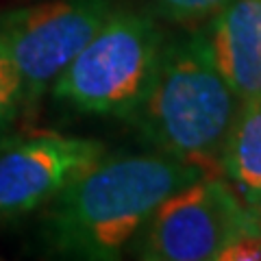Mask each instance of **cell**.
Wrapping results in <instances>:
<instances>
[{"mask_svg": "<svg viewBox=\"0 0 261 261\" xmlns=\"http://www.w3.org/2000/svg\"><path fill=\"white\" fill-rule=\"evenodd\" d=\"M259 228L252 209L222 176H200L154 209L137 244L148 261H218L238 235Z\"/></svg>", "mask_w": 261, "mask_h": 261, "instance_id": "obj_4", "label": "cell"}, {"mask_svg": "<svg viewBox=\"0 0 261 261\" xmlns=\"http://www.w3.org/2000/svg\"><path fill=\"white\" fill-rule=\"evenodd\" d=\"M105 154L89 137L29 133L0 137V220L42 209Z\"/></svg>", "mask_w": 261, "mask_h": 261, "instance_id": "obj_6", "label": "cell"}, {"mask_svg": "<svg viewBox=\"0 0 261 261\" xmlns=\"http://www.w3.org/2000/svg\"><path fill=\"white\" fill-rule=\"evenodd\" d=\"M205 35L235 94L242 100L261 96V0H228Z\"/></svg>", "mask_w": 261, "mask_h": 261, "instance_id": "obj_7", "label": "cell"}, {"mask_svg": "<svg viewBox=\"0 0 261 261\" xmlns=\"http://www.w3.org/2000/svg\"><path fill=\"white\" fill-rule=\"evenodd\" d=\"M113 11L111 0H44L0 15L33 109Z\"/></svg>", "mask_w": 261, "mask_h": 261, "instance_id": "obj_5", "label": "cell"}, {"mask_svg": "<svg viewBox=\"0 0 261 261\" xmlns=\"http://www.w3.org/2000/svg\"><path fill=\"white\" fill-rule=\"evenodd\" d=\"M218 261H261V226L238 235L220 252Z\"/></svg>", "mask_w": 261, "mask_h": 261, "instance_id": "obj_11", "label": "cell"}, {"mask_svg": "<svg viewBox=\"0 0 261 261\" xmlns=\"http://www.w3.org/2000/svg\"><path fill=\"white\" fill-rule=\"evenodd\" d=\"M163 46L166 37L150 15L111 11L50 94L81 113L130 120L152 85Z\"/></svg>", "mask_w": 261, "mask_h": 261, "instance_id": "obj_3", "label": "cell"}, {"mask_svg": "<svg viewBox=\"0 0 261 261\" xmlns=\"http://www.w3.org/2000/svg\"><path fill=\"white\" fill-rule=\"evenodd\" d=\"M200 176V168L161 150L102 154L46 205L44 235L63 255L118 259L140 242L154 209Z\"/></svg>", "mask_w": 261, "mask_h": 261, "instance_id": "obj_1", "label": "cell"}, {"mask_svg": "<svg viewBox=\"0 0 261 261\" xmlns=\"http://www.w3.org/2000/svg\"><path fill=\"white\" fill-rule=\"evenodd\" d=\"M248 207L252 209V214H255L257 222H259V226H261V194H259V196H255L252 200H248Z\"/></svg>", "mask_w": 261, "mask_h": 261, "instance_id": "obj_12", "label": "cell"}, {"mask_svg": "<svg viewBox=\"0 0 261 261\" xmlns=\"http://www.w3.org/2000/svg\"><path fill=\"white\" fill-rule=\"evenodd\" d=\"M242 98L214 61L205 33L166 42L152 85L135 116L157 150L222 176V152Z\"/></svg>", "mask_w": 261, "mask_h": 261, "instance_id": "obj_2", "label": "cell"}, {"mask_svg": "<svg viewBox=\"0 0 261 261\" xmlns=\"http://www.w3.org/2000/svg\"><path fill=\"white\" fill-rule=\"evenodd\" d=\"M22 111H27L24 81L11 55V48L7 44L5 33L0 29V137L9 133L22 116Z\"/></svg>", "mask_w": 261, "mask_h": 261, "instance_id": "obj_9", "label": "cell"}, {"mask_svg": "<svg viewBox=\"0 0 261 261\" xmlns=\"http://www.w3.org/2000/svg\"><path fill=\"white\" fill-rule=\"evenodd\" d=\"M159 11L174 22L211 20L228 0H154Z\"/></svg>", "mask_w": 261, "mask_h": 261, "instance_id": "obj_10", "label": "cell"}, {"mask_svg": "<svg viewBox=\"0 0 261 261\" xmlns=\"http://www.w3.org/2000/svg\"><path fill=\"white\" fill-rule=\"evenodd\" d=\"M222 176L252 200L261 194V96L242 100L222 152Z\"/></svg>", "mask_w": 261, "mask_h": 261, "instance_id": "obj_8", "label": "cell"}]
</instances>
